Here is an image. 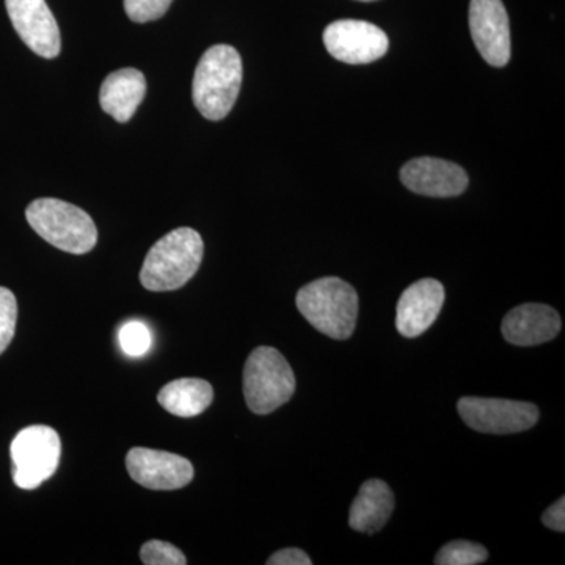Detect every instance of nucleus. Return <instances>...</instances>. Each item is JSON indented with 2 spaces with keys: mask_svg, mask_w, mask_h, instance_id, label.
<instances>
[{
  "mask_svg": "<svg viewBox=\"0 0 565 565\" xmlns=\"http://www.w3.org/2000/svg\"><path fill=\"white\" fill-rule=\"evenodd\" d=\"M202 236L192 228H178L152 245L140 270L148 291H177L200 269L203 262Z\"/></svg>",
  "mask_w": 565,
  "mask_h": 565,
  "instance_id": "2",
  "label": "nucleus"
},
{
  "mask_svg": "<svg viewBox=\"0 0 565 565\" xmlns=\"http://www.w3.org/2000/svg\"><path fill=\"white\" fill-rule=\"evenodd\" d=\"M444 303L445 288L440 281L423 278L408 286L397 302V332L405 338L419 337L433 326Z\"/></svg>",
  "mask_w": 565,
  "mask_h": 565,
  "instance_id": "13",
  "label": "nucleus"
},
{
  "mask_svg": "<svg viewBox=\"0 0 565 565\" xmlns=\"http://www.w3.org/2000/svg\"><path fill=\"white\" fill-rule=\"evenodd\" d=\"M323 44L337 61L349 65H366L384 57L388 36L366 21L341 20L327 25Z\"/></svg>",
  "mask_w": 565,
  "mask_h": 565,
  "instance_id": "8",
  "label": "nucleus"
},
{
  "mask_svg": "<svg viewBox=\"0 0 565 565\" xmlns=\"http://www.w3.org/2000/svg\"><path fill=\"white\" fill-rule=\"evenodd\" d=\"M489 553L484 546L468 541L449 542L435 556L437 565H476L486 563Z\"/></svg>",
  "mask_w": 565,
  "mask_h": 565,
  "instance_id": "18",
  "label": "nucleus"
},
{
  "mask_svg": "<svg viewBox=\"0 0 565 565\" xmlns=\"http://www.w3.org/2000/svg\"><path fill=\"white\" fill-rule=\"evenodd\" d=\"M14 484L33 490L54 476L61 463L62 441L50 426L22 429L11 441Z\"/></svg>",
  "mask_w": 565,
  "mask_h": 565,
  "instance_id": "6",
  "label": "nucleus"
},
{
  "mask_svg": "<svg viewBox=\"0 0 565 565\" xmlns=\"http://www.w3.org/2000/svg\"><path fill=\"white\" fill-rule=\"evenodd\" d=\"M126 468L137 484L151 490L182 489L195 475L185 457L148 448H132L126 456Z\"/></svg>",
  "mask_w": 565,
  "mask_h": 565,
  "instance_id": "11",
  "label": "nucleus"
},
{
  "mask_svg": "<svg viewBox=\"0 0 565 565\" xmlns=\"http://www.w3.org/2000/svg\"><path fill=\"white\" fill-rule=\"evenodd\" d=\"M501 330L508 343L530 348L555 340L561 330V318L548 305H520L505 315Z\"/></svg>",
  "mask_w": 565,
  "mask_h": 565,
  "instance_id": "14",
  "label": "nucleus"
},
{
  "mask_svg": "<svg viewBox=\"0 0 565 565\" xmlns=\"http://www.w3.org/2000/svg\"><path fill=\"white\" fill-rule=\"evenodd\" d=\"M470 32L479 54L489 65L503 68L511 61V29L501 0H471Z\"/></svg>",
  "mask_w": 565,
  "mask_h": 565,
  "instance_id": "9",
  "label": "nucleus"
},
{
  "mask_svg": "<svg viewBox=\"0 0 565 565\" xmlns=\"http://www.w3.org/2000/svg\"><path fill=\"white\" fill-rule=\"evenodd\" d=\"M214 399V390L202 379H180L163 386L158 394L159 404L169 414L192 418L203 414Z\"/></svg>",
  "mask_w": 565,
  "mask_h": 565,
  "instance_id": "17",
  "label": "nucleus"
},
{
  "mask_svg": "<svg viewBox=\"0 0 565 565\" xmlns=\"http://www.w3.org/2000/svg\"><path fill=\"white\" fill-rule=\"evenodd\" d=\"M120 344L129 356H141L151 348V333L145 323L132 321L120 329Z\"/></svg>",
  "mask_w": 565,
  "mask_h": 565,
  "instance_id": "21",
  "label": "nucleus"
},
{
  "mask_svg": "<svg viewBox=\"0 0 565 565\" xmlns=\"http://www.w3.org/2000/svg\"><path fill=\"white\" fill-rule=\"evenodd\" d=\"M243 85V61L228 44L204 52L193 74L192 98L196 109L211 121H221L233 110Z\"/></svg>",
  "mask_w": 565,
  "mask_h": 565,
  "instance_id": "1",
  "label": "nucleus"
},
{
  "mask_svg": "<svg viewBox=\"0 0 565 565\" xmlns=\"http://www.w3.org/2000/svg\"><path fill=\"white\" fill-rule=\"evenodd\" d=\"M297 308L311 326L333 340H348L359 319V296L337 277L308 282L296 297Z\"/></svg>",
  "mask_w": 565,
  "mask_h": 565,
  "instance_id": "3",
  "label": "nucleus"
},
{
  "mask_svg": "<svg viewBox=\"0 0 565 565\" xmlns=\"http://www.w3.org/2000/svg\"><path fill=\"white\" fill-rule=\"evenodd\" d=\"M140 559L145 565H185L184 553L172 544L162 541L147 542L140 550Z\"/></svg>",
  "mask_w": 565,
  "mask_h": 565,
  "instance_id": "20",
  "label": "nucleus"
},
{
  "mask_svg": "<svg viewBox=\"0 0 565 565\" xmlns=\"http://www.w3.org/2000/svg\"><path fill=\"white\" fill-rule=\"evenodd\" d=\"M313 561L300 548H285L274 553L267 565H311Z\"/></svg>",
  "mask_w": 565,
  "mask_h": 565,
  "instance_id": "23",
  "label": "nucleus"
},
{
  "mask_svg": "<svg viewBox=\"0 0 565 565\" xmlns=\"http://www.w3.org/2000/svg\"><path fill=\"white\" fill-rule=\"evenodd\" d=\"M296 392V375L277 349H255L244 367V396L256 415L273 414L291 399Z\"/></svg>",
  "mask_w": 565,
  "mask_h": 565,
  "instance_id": "5",
  "label": "nucleus"
},
{
  "mask_svg": "<svg viewBox=\"0 0 565 565\" xmlns=\"http://www.w3.org/2000/svg\"><path fill=\"white\" fill-rule=\"evenodd\" d=\"M542 523L550 530L564 533L565 531V500L561 498L555 504L550 505L542 515Z\"/></svg>",
  "mask_w": 565,
  "mask_h": 565,
  "instance_id": "24",
  "label": "nucleus"
},
{
  "mask_svg": "<svg viewBox=\"0 0 565 565\" xmlns=\"http://www.w3.org/2000/svg\"><path fill=\"white\" fill-rule=\"evenodd\" d=\"M147 95V81L136 68L115 71L104 79L99 103L103 110L118 122H128Z\"/></svg>",
  "mask_w": 565,
  "mask_h": 565,
  "instance_id": "15",
  "label": "nucleus"
},
{
  "mask_svg": "<svg viewBox=\"0 0 565 565\" xmlns=\"http://www.w3.org/2000/svg\"><path fill=\"white\" fill-rule=\"evenodd\" d=\"M18 302L10 289L0 286V355L7 351L17 332Z\"/></svg>",
  "mask_w": 565,
  "mask_h": 565,
  "instance_id": "19",
  "label": "nucleus"
},
{
  "mask_svg": "<svg viewBox=\"0 0 565 565\" xmlns=\"http://www.w3.org/2000/svg\"><path fill=\"white\" fill-rule=\"evenodd\" d=\"M394 494L386 482L371 479L364 482L349 512V525L359 533L374 534L393 514Z\"/></svg>",
  "mask_w": 565,
  "mask_h": 565,
  "instance_id": "16",
  "label": "nucleus"
},
{
  "mask_svg": "<svg viewBox=\"0 0 565 565\" xmlns=\"http://www.w3.org/2000/svg\"><path fill=\"white\" fill-rule=\"evenodd\" d=\"M457 411L467 426L482 434H516L531 429L539 419V408L522 401L462 397Z\"/></svg>",
  "mask_w": 565,
  "mask_h": 565,
  "instance_id": "7",
  "label": "nucleus"
},
{
  "mask_svg": "<svg viewBox=\"0 0 565 565\" xmlns=\"http://www.w3.org/2000/svg\"><path fill=\"white\" fill-rule=\"evenodd\" d=\"M360 2H374V0H360Z\"/></svg>",
  "mask_w": 565,
  "mask_h": 565,
  "instance_id": "25",
  "label": "nucleus"
},
{
  "mask_svg": "<svg viewBox=\"0 0 565 565\" xmlns=\"http://www.w3.org/2000/svg\"><path fill=\"white\" fill-rule=\"evenodd\" d=\"M14 31L29 50L43 58L61 54L62 36L46 0H6Z\"/></svg>",
  "mask_w": 565,
  "mask_h": 565,
  "instance_id": "10",
  "label": "nucleus"
},
{
  "mask_svg": "<svg viewBox=\"0 0 565 565\" xmlns=\"http://www.w3.org/2000/svg\"><path fill=\"white\" fill-rule=\"evenodd\" d=\"M33 232L58 250L85 255L98 243V230L90 215L57 199H40L25 211Z\"/></svg>",
  "mask_w": 565,
  "mask_h": 565,
  "instance_id": "4",
  "label": "nucleus"
},
{
  "mask_svg": "<svg viewBox=\"0 0 565 565\" xmlns=\"http://www.w3.org/2000/svg\"><path fill=\"white\" fill-rule=\"evenodd\" d=\"M401 181L408 191L418 195L457 196L468 185V174L455 162L437 158H418L405 163L401 170Z\"/></svg>",
  "mask_w": 565,
  "mask_h": 565,
  "instance_id": "12",
  "label": "nucleus"
},
{
  "mask_svg": "<svg viewBox=\"0 0 565 565\" xmlns=\"http://www.w3.org/2000/svg\"><path fill=\"white\" fill-rule=\"evenodd\" d=\"M173 0H125V10L129 20L145 24L161 20L169 11Z\"/></svg>",
  "mask_w": 565,
  "mask_h": 565,
  "instance_id": "22",
  "label": "nucleus"
}]
</instances>
